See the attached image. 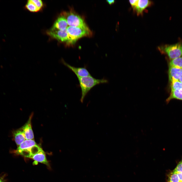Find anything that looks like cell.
<instances>
[{
	"mask_svg": "<svg viewBox=\"0 0 182 182\" xmlns=\"http://www.w3.org/2000/svg\"><path fill=\"white\" fill-rule=\"evenodd\" d=\"M173 99L182 100V90H171L170 96L166 100L167 103H168Z\"/></svg>",
	"mask_w": 182,
	"mask_h": 182,
	"instance_id": "14",
	"label": "cell"
},
{
	"mask_svg": "<svg viewBox=\"0 0 182 182\" xmlns=\"http://www.w3.org/2000/svg\"><path fill=\"white\" fill-rule=\"evenodd\" d=\"M66 30L70 38L67 43L69 44L73 43L82 37L90 35L92 33L87 26L81 27L68 26Z\"/></svg>",
	"mask_w": 182,
	"mask_h": 182,
	"instance_id": "3",
	"label": "cell"
},
{
	"mask_svg": "<svg viewBox=\"0 0 182 182\" xmlns=\"http://www.w3.org/2000/svg\"><path fill=\"white\" fill-rule=\"evenodd\" d=\"M175 173H182V160L179 163L173 171Z\"/></svg>",
	"mask_w": 182,
	"mask_h": 182,
	"instance_id": "19",
	"label": "cell"
},
{
	"mask_svg": "<svg viewBox=\"0 0 182 182\" xmlns=\"http://www.w3.org/2000/svg\"><path fill=\"white\" fill-rule=\"evenodd\" d=\"M47 34L51 37L62 42H66L69 40V35L66 29L64 30H49L47 32Z\"/></svg>",
	"mask_w": 182,
	"mask_h": 182,
	"instance_id": "5",
	"label": "cell"
},
{
	"mask_svg": "<svg viewBox=\"0 0 182 182\" xmlns=\"http://www.w3.org/2000/svg\"><path fill=\"white\" fill-rule=\"evenodd\" d=\"M37 145L34 140H26L13 152L17 154L24 150Z\"/></svg>",
	"mask_w": 182,
	"mask_h": 182,
	"instance_id": "11",
	"label": "cell"
},
{
	"mask_svg": "<svg viewBox=\"0 0 182 182\" xmlns=\"http://www.w3.org/2000/svg\"><path fill=\"white\" fill-rule=\"evenodd\" d=\"M152 4V2L150 0H138L133 11L136 12L137 15H142L143 11L146 8L151 6Z\"/></svg>",
	"mask_w": 182,
	"mask_h": 182,
	"instance_id": "9",
	"label": "cell"
},
{
	"mask_svg": "<svg viewBox=\"0 0 182 182\" xmlns=\"http://www.w3.org/2000/svg\"><path fill=\"white\" fill-rule=\"evenodd\" d=\"M138 0H129V2L134 11L138 3Z\"/></svg>",
	"mask_w": 182,
	"mask_h": 182,
	"instance_id": "21",
	"label": "cell"
},
{
	"mask_svg": "<svg viewBox=\"0 0 182 182\" xmlns=\"http://www.w3.org/2000/svg\"><path fill=\"white\" fill-rule=\"evenodd\" d=\"M31 1L38 8L40 9L43 6V3L40 0H31Z\"/></svg>",
	"mask_w": 182,
	"mask_h": 182,
	"instance_id": "20",
	"label": "cell"
},
{
	"mask_svg": "<svg viewBox=\"0 0 182 182\" xmlns=\"http://www.w3.org/2000/svg\"><path fill=\"white\" fill-rule=\"evenodd\" d=\"M32 116L31 115L30 116L26 123L21 128L24 131L26 140H34V135L31 124Z\"/></svg>",
	"mask_w": 182,
	"mask_h": 182,
	"instance_id": "10",
	"label": "cell"
},
{
	"mask_svg": "<svg viewBox=\"0 0 182 182\" xmlns=\"http://www.w3.org/2000/svg\"><path fill=\"white\" fill-rule=\"evenodd\" d=\"M81 92V102H83L85 97L90 90L94 86L101 84L107 83L108 80L105 79H97L91 76L78 77Z\"/></svg>",
	"mask_w": 182,
	"mask_h": 182,
	"instance_id": "1",
	"label": "cell"
},
{
	"mask_svg": "<svg viewBox=\"0 0 182 182\" xmlns=\"http://www.w3.org/2000/svg\"><path fill=\"white\" fill-rule=\"evenodd\" d=\"M179 81L182 83V75L180 78Z\"/></svg>",
	"mask_w": 182,
	"mask_h": 182,
	"instance_id": "25",
	"label": "cell"
},
{
	"mask_svg": "<svg viewBox=\"0 0 182 182\" xmlns=\"http://www.w3.org/2000/svg\"><path fill=\"white\" fill-rule=\"evenodd\" d=\"M68 25L65 17L62 14L57 18L50 30H64L67 29Z\"/></svg>",
	"mask_w": 182,
	"mask_h": 182,
	"instance_id": "7",
	"label": "cell"
},
{
	"mask_svg": "<svg viewBox=\"0 0 182 182\" xmlns=\"http://www.w3.org/2000/svg\"><path fill=\"white\" fill-rule=\"evenodd\" d=\"M107 1L109 4L110 5L113 4L115 2V1L114 0H107Z\"/></svg>",
	"mask_w": 182,
	"mask_h": 182,
	"instance_id": "23",
	"label": "cell"
},
{
	"mask_svg": "<svg viewBox=\"0 0 182 182\" xmlns=\"http://www.w3.org/2000/svg\"><path fill=\"white\" fill-rule=\"evenodd\" d=\"M169 66L182 69V56L170 60Z\"/></svg>",
	"mask_w": 182,
	"mask_h": 182,
	"instance_id": "15",
	"label": "cell"
},
{
	"mask_svg": "<svg viewBox=\"0 0 182 182\" xmlns=\"http://www.w3.org/2000/svg\"><path fill=\"white\" fill-rule=\"evenodd\" d=\"M25 7L27 9L31 12H37L40 10L34 5L31 0L28 1Z\"/></svg>",
	"mask_w": 182,
	"mask_h": 182,
	"instance_id": "17",
	"label": "cell"
},
{
	"mask_svg": "<svg viewBox=\"0 0 182 182\" xmlns=\"http://www.w3.org/2000/svg\"><path fill=\"white\" fill-rule=\"evenodd\" d=\"M168 177L167 182H180L177 173L173 171L170 173Z\"/></svg>",
	"mask_w": 182,
	"mask_h": 182,
	"instance_id": "16",
	"label": "cell"
},
{
	"mask_svg": "<svg viewBox=\"0 0 182 182\" xmlns=\"http://www.w3.org/2000/svg\"><path fill=\"white\" fill-rule=\"evenodd\" d=\"M171 83V90H182V83L179 80L174 81Z\"/></svg>",
	"mask_w": 182,
	"mask_h": 182,
	"instance_id": "18",
	"label": "cell"
},
{
	"mask_svg": "<svg viewBox=\"0 0 182 182\" xmlns=\"http://www.w3.org/2000/svg\"><path fill=\"white\" fill-rule=\"evenodd\" d=\"M62 14L65 17L69 26L81 27L86 26L83 19L72 11L64 12Z\"/></svg>",
	"mask_w": 182,
	"mask_h": 182,
	"instance_id": "4",
	"label": "cell"
},
{
	"mask_svg": "<svg viewBox=\"0 0 182 182\" xmlns=\"http://www.w3.org/2000/svg\"><path fill=\"white\" fill-rule=\"evenodd\" d=\"M168 74L170 82L179 80L182 75V69L169 66Z\"/></svg>",
	"mask_w": 182,
	"mask_h": 182,
	"instance_id": "8",
	"label": "cell"
},
{
	"mask_svg": "<svg viewBox=\"0 0 182 182\" xmlns=\"http://www.w3.org/2000/svg\"><path fill=\"white\" fill-rule=\"evenodd\" d=\"M178 177L180 182H182V173H176Z\"/></svg>",
	"mask_w": 182,
	"mask_h": 182,
	"instance_id": "22",
	"label": "cell"
},
{
	"mask_svg": "<svg viewBox=\"0 0 182 182\" xmlns=\"http://www.w3.org/2000/svg\"><path fill=\"white\" fill-rule=\"evenodd\" d=\"M13 136L15 141L18 146L26 140L24 131L21 128L14 131Z\"/></svg>",
	"mask_w": 182,
	"mask_h": 182,
	"instance_id": "13",
	"label": "cell"
},
{
	"mask_svg": "<svg viewBox=\"0 0 182 182\" xmlns=\"http://www.w3.org/2000/svg\"><path fill=\"white\" fill-rule=\"evenodd\" d=\"M0 182H4V177L3 176L0 177Z\"/></svg>",
	"mask_w": 182,
	"mask_h": 182,
	"instance_id": "24",
	"label": "cell"
},
{
	"mask_svg": "<svg viewBox=\"0 0 182 182\" xmlns=\"http://www.w3.org/2000/svg\"><path fill=\"white\" fill-rule=\"evenodd\" d=\"M30 158L32 159L36 162H40L45 164L48 166H49L45 153L42 148L36 154L31 156Z\"/></svg>",
	"mask_w": 182,
	"mask_h": 182,
	"instance_id": "12",
	"label": "cell"
},
{
	"mask_svg": "<svg viewBox=\"0 0 182 182\" xmlns=\"http://www.w3.org/2000/svg\"><path fill=\"white\" fill-rule=\"evenodd\" d=\"M61 61V63L74 73L77 78L91 76L88 71L85 67H75L67 63L63 59H62Z\"/></svg>",
	"mask_w": 182,
	"mask_h": 182,
	"instance_id": "6",
	"label": "cell"
},
{
	"mask_svg": "<svg viewBox=\"0 0 182 182\" xmlns=\"http://www.w3.org/2000/svg\"><path fill=\"white\" fill-rule=\"evenodd\" d=\"M162 54L166 55L171 60L182 56V41L172 44H165L158 47Z\"/></svg>",
	"mask_w": 182,
	"mask_h": 182,
	"instance_id": "2",
	"label": "cell"
}]
</instances>
